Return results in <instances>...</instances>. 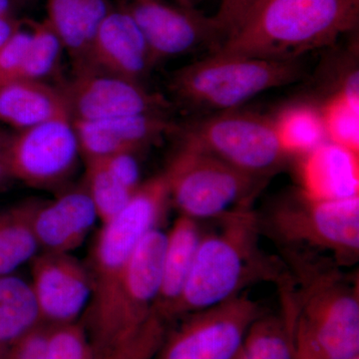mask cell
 <instances>
[{
	"instance_id": "6da1fadb",
	"label": "cell",
	"mask_w": 359,
	"mask_h": 359,
	"mask_svg": "<svg viewBox=\"0 0 359 359\" xmlns=\"http://www.w3.org/2000/svg\"><path fill=\"white\" fill-rule=\"evenodd\" d=\"M292 282L280 290L294 359L359 356L358 280L328 257L285 252Z\"/></svg>"
},
{
	"instance_id": "7a4b0ae2",
	"label": "cell",
	"mask_w": 359,
	"mask_h": 359,
	"mask_svg": "<svg viewBox=\"0 0 359 359\" xmlns=\"http://www.w3.org/2000/svg\"><path fill=\"white\" fill-rule=\"evenodd\" d=\"M214 231L203 233L174 320L216 306L259 283L278 290L292 280L285 262L269 256L261 245V219L245 204L217 219Z\"/></svg>"
},
{
	"instance_id": "3957f363",
	"label": "cell",
	"mask_w": 359,
	"mask_h": 359,
	"mask_svg": "<svg viewBox=\"0 0 359 359\" xmlns=\"http://www.w3.org/2000/svg\"><path fill=\"white\" fill-rule=\"evenodd\" d=\"M359 0H263L212 53L299 60L355 32Z\"/></svg>"
},
{
	"instance_id": "277c9868",
	"label": "cell",
	"mask_w": 359,
	"mask_h": 359,
	"mask_svg": "<svg viewBox=\"0 0 359 359\" xmlns=\"http://www.w3.org/2000/svg\"><path fill=\"white\" fill-rule=\"evenodd\" d=\"M259 219L263 233H269L283 252L321 254L340 268L358 262L359 196L318 200L297 189L276 201Z\"/></svg>"
},
{
	"instance_id": "5b68a950",
	"label": "cell",
	"mask_w": 359,
	"mask_h": 359,
	"mask_svg": "<svg viewBox=\"0 0 359 359\" xmlns=\"http://www.w3.org/2000/svg\"><path fill=\"white\" fill-rule=\"evenodd\" d=\"M299 60L211 55L175 72L170 90L180 103L193 109H238L264 92L301 79ZM216 112V113H217Z\"/></svg>"
},
{
	"instance_id": "8992f818",
	"label": "cell",
	"mask_w": 359,
	"mask_h": 359,
	"mask_svg": "<svg viewBox=\"0 0 359 359\" xmlns=\"http://www.w3.org/2000/svg\"><path fill=\"white\" fill-rule=\"evenodd\" d=\"M163 175L170 203L180 215L196 221L217 219L240 205L252 204L266 183L181 140Z\"/></svg>"
},
{
	"instance_id": "52a82bcc",
	"label": "cell",
	"mask_w": 359,
	"mask_h": 359,
	"mask_svg": "<svg viewBox=\"0 0 359 359\" xmlns=\"http://www.w3.org/2000/svg\"><path fill=\"white\" fill-rule=\"evenodd\" d=\"M175 134L180 140L264 181L283 167L289 158L280 147L273 118L238 108L187 123L178 126Z\"/></svg>"
},
{
	"instance_id": "ba28073f",
	"label": "cell",
	"mask_w": 359,
	"mask_h": 359,
	"mask_svg": "<svg viewBox=\"0 0 359 359\" xmlns=\"http://www.w3.org/2000/svg\"><path fill=\"white\" fill-rule=\"evenodd\" d=\"M264 313L261 304L241 294L186 314L153 359H233L250 325Z\"/></svg>"
},
{
	"instance_id": "9c48e42d",
	"label": "cell",
	"mask_w": 359,
	"mask_h": 359,
	"mask_svg": "<svg viewBox=\"0 0 359 359\" xmlns=\"http://www.w3.org/2000/svg\"><path fill=\"white\" fill-rule=\"evenodd\" d=\"M6 154L11 179L53 189L72 175L81 152L72 120L61 117L8 135Z\"/></svg>"
},
{
	"instance_id": "30bf717a",
	"label": "cell",
	"mask_w": 359,
	"mask_h": 359,
	"mask_svg": "<svg viewBox=\"0 0 359 359\" xmlns=\"http://www.w3.org/2000/svg\"><path fill=\"white\" fill-rule=\"evenodd\" d=\"M138 25L154 65L203 47L214 51L221 43L218 25L195 7L168 0H118Z\"/></svg>"
},
{
	"instance_id": "8fae6325",
	"label": "cell",
	"mask_w": 359,
	"mask_h": 359,
	"mask_svg": "<svg viewBox=\"0 0 359 359\" xmlns=\"http://www.w3.org/2000/svg\"><path fill=\"white\" fill-rule=\"evenodd\" d=\"M72 121L92 122L122 116L166 114L170 102L139 82L81 68L61 89Z\"/></svg>"
},
{
	"instance_id": "7c38bea8",
	"label": "cell",
	"mask_w": 359,
	"mask_h": 359,
	"mask_svg": "<svg viewBox=\"0 0 359 359\" xmlns=\"http://www.w3.org/2000/svg\"><path fill=\"white\" fill-rule=\"evenodd\" d=\"M32 264V289L46 327L78 323L88 306L92 280L87 264L71 254L40 252Z\"/></svg>"
},
{
	"instance_id": "4fadbf2b",
	"label": "cell",
	"mask_w": 359,
	"mask_h": 359,
	"mask_svg": "<svg viewBox=\"0 0 359 359\" xmlns=\"http://www.w3.org/2000/svg\"><path fill=\"white\" fill-rule=\"evenodd\" d=\"M154 66L138 25L121 7L113 6L99 26L84 62L75 70L88 68L141 83Z\"/></svg>"
},
{
	"instance_id": "5bb4252c",
	"label": "cell",
	"mask_w": 359,
	"mask_h": 359,
	"mask_svg": "<svg viewBox=\"0 0 359 359\" xmlns=\"http://www.w3.org/2000/svg\"><path fill=\"white\" fill-rule=\"evenodd\" d=\"M84 160L110 157L119 153H138L175 134L179 125L166 114H136L101 121H72Z\"/></svg>"
},
{
	"instance_id": "9a60e30c",
	"label": "cell",
	"mask_w": 359,
	"mask_h": 359,
	"mask_svg": "<svg viewBox=\"0 0 359 359\" xmlns=\"http://www.w3.org/2000/svg\"><path fill=\"white\" fill-rule=\"evenodd\" d=\"M98 216L85 187L37 201L33 230L42 252L71 254L88 237Z\"/></svg>"
},
{
	"instance_id": "2e32d148",
	"label": "cell",
	"mask_w": 359,
	"mask_h": 359,
	"mask_svg": "<svg viewBox=\"0 0 359 359\" xmlns=\"http://www.w3.org/2000/svg\"><path fill=\"white\" fill-rule=\"evenodd\" d=\"M299 190L318 200H340L359 196L358 154L325 141L301 156Z\"/></svg>"
},
{
	"instance_id": "e0dca14e",
	"label": "cell",
	"mask_w": 359,
	"mask_h": 359,
	"mask_svg": "<svg viewBox=\"0 0 359 359\" xmlns=\"http://www.w3.org/2000/svg\"><path fill=\"white\" fill-rule=\"evenodd\" d=\"M196 219L180 215L167 233L155 311L165 323L174 320L192 269L203 231Z\"/></svg>"
},
{
	"instance_id": "ac0fdd59",
	"label": "cell",
	"mask_w": 359,
	"mask_h": 359,
	"mask_svg": "<svg viewBox=\"0 0 359 359\" xmlns=\"http://www.w3.org/2000/svg\"><path fill=\"white\" fill-rule=\"evenodd\" d=\"M47 22L75 68L84 62L99 26L113 8L110 0H47Z\"/></svg>"
},
{
	"instance_id": "d6986e66",
	"label": "cell",
	"mask_w": 359,
	"mask_h": 359,
	"mask_svg": "<svg viewBox=\"0 0 359 359\" xmlns=\"http://www.w3.org/2000/svg\"><path fill=\"white\" fill-rule=\"evenodd\" d=\"M61 117H70L61 89L30 80L0 87V121L18 131Z\"/></svg>"
},
{
	"instance_id": "ffe728a7",
	"label": "cell",
	"mask_w": 359,
	"mask_h": 359,
	"mask_svg": "<svg viewBox=\"0 0 359 359\" xmlns=\"http://www.w3.org/2000/svg\"><path fill=\"white\" fill-rule=\"evenodd\" d=\"M42 325L30 282L0 275V346L8 349Z\"/></svg>"
},
{
	"instance_id": "44dd1931",
	"label": "cell",
	"mask_w": 359,
	"mask_h": 359,
	"mask_svg": "<svg viewBox=\"0 0 359 359\" xmlns=\"http://www.w3.org/2000/svg\"><path fill=\"white\" fill-rule=\"evenodd\" d=\"M37 201H25L0 210V275L15 273L39 254L33 230Z\"/></svg>"
},
{
	"instance_id": "7402d4cb",
	"label": "cell",
	"mask_w": 359,
	"mask_h": 359,
	"mask_svg": "<svg viewBox=\"0 0 359 359\" xmlns=\"http://www.w3.org/2000/svg\"><path fill=\"white\" fill-rule=\"evenodd\" d=\"M273 120L280 147L289 157L306 155L327 141L320 110L309 104L285 107Z\"/></svg>"
},
{
	"instance_id": "603a6c76",
	"label": "cell",
	"mask_w": 359,
	"mask_h": 359,
	"mask_svg": "<svg viewBox=\"0 0 359 359\" xmlns=\"http://www.w3.org/2000/svg\"><path fill=\"white\" fill-rule=\"evenodd\" d=\"M233 359H294L292 335L283 314L264 313L255 320Z\"/></svg>"
},
{
	"instance_id": "cb8c5ba5",
	"label": "cell",
	"mask_w": 359,
	"mask_h": 359,
	"mask_svg": "<svg viewBox=\"0 0 359 359\" xmlns=\"http://www.w3.org/2000/svg\"><path fill=\"white\" fill-rule=\"evenodd\" d=\"M85 163V189L93 202L99 221L102 224L108 223L124 209L134 193L118 181L102 158Z\"/></svg>"
},
{
	"instance_id": "d4e9b609",
	"label": "cell",
	"mask_w": 359,
	"mask_h": 359,
	"mask_svg": "<svg viewBox=\"0 0 359 359\" xmlns=\"http://www.w3.org/2000/svg\"><path fill=\"white\" fill-rule=\"evenodd\" d=\"M327 141L359 153V95L339 89L320 108Z\"/></svg>"
},
{
	"instance_id": "484cf974",
	"label": "cell",
	"mask_w": 359,
	"mask_h": 359,
	"mask_svg": "<svg viewBox=\"0 0 359 359\" xmlns=\"http://www.w3.org/2000/svg\"><path fill=\"white\" fill-rule=\"evenodd\" d=\"M30 32L32 39L20 80L44 82V78L57 67L65 47L46 20L32 22Z\"/></svg>"
},
{
	"instance_id": "4316f807",
	"label": "cell",
	"mask_w": 359,
	"mask_h": 359,
	"mask_svg": "<svg viewBox=\"0 0 359 359\" xmlns=\"http://www.w3.org/2000/svg\"><path fill=\"white\" fill-rule=\"evenodd\" d=\"M47 359H96L81 323L47 327Z\"/></svg>"
},
{
	"instance_id": "83f0119b",
	"label": "cell",
	"mask_w": 359,
	"mask_h": 359,
	"mask_svg": "<svg viewBox=\"0 0 359 359\" xmlns=\"http://www.w3.org/2000/svg\"><path fill=\"white\" fill-rule=\"evenodd\" d=\"M32 32L18 30L0 47V87L20 80Z\"/></svg>"
},
{
	"instance_id": "f1b7e54d",
	"label": "cell",
	"mask_w": 359,
	"mask_h": 359,
	"mask_svg": "<svg viewBox=\"0 0 359 359\" xmlns=\"http://www.w3.org/2000/svg\"><path fill=\"white\" fill-rule=\"evenodd\" d=\"M135 155L136 153H119L102 158L118 181L132 193L136 192L143 183L140 178V167Z\"/></svg>"
},
{
	"instance_id": "f546056e",
	"label": "cell",
	"mask_w": 359,
	"mask_h": 359,
	"mask_svg": "<svg viewBox=\"0 0 359 359\" xmlns=\"http://www.w3.org/2000/svg\"><path fill=\"white\" fill-rule=\"evenodd\" d=\"M47 327L42 325L7 351L6 359H47Z\"/></svg>"
},
{
	"instance_id": "4dcf8cb0",
	"label": "cell",
	"mask_w": 359,
	"mask_h": 359,
	"mask_svg": "<svg viewBox=\"0 0 359 359\" xmlns=\"http://www.w3.org/2000/svg\"><path fill=\"white\" fill-rule=\"evenodd\" d=\"M261 0H221L218 11L212 15L222 37L238 25Z\"/></svg>"
},
{
	"instance_id": "1f68e13d",
	"label": "cell",
	"mask_w": 359,
	"mask_h": 359,
	"mask_svg": "<svg viewBox=\"0 0 359 359\" xmlns=\"http://www.w3.org/2000/svg\"><path fill=\"white\" fill-rule=\"evenodd\" d=\"M20 28V23L15 18H6L0 16V47L8 41Z\"/></svg>"
},
{
	"instance_id": "d6a6232c",
	"label": "cell",
	"mask_w": 359,
	"mask_h": 359,
	"mask_svg": "<svg viewBox=\"0 0 359 359\" xmlns=\"http://www.w3.org/2000/svg\"><path fill=\"white\" fill-rule=\"evenodd\" d=\"M8 135L0 133V188H2L9 180H11L6 162V144Z\"/></svg>"
},
{
	"instance_id": "836d02e7",
	"label": "cell",
	"mask_w": 359,
	"mask_h": 359,
	"mask_svg": "<svg viewBox=\"0 0 359 359\" xmlns=\"http://www.w3.org/2000/svg\"><path fill=\"white\" fill-rule=\"evenodd\" d=\"M13 6V0H0V16L1 18H14Z\"/></svg>"
},
{
	"instance_id": "e575fe53",
	"label": "cell",
	"mask_w": 359,
	"mask_h": 359,
	"mask_svg": "<svg viewBox=\"0 0 359 359\" xmlns=\"http://www.w3.org/2000/svg\"><path fill=\"white\" fill-rule=\"evenodd\" d=\"M177 4H182V6L195 7L197 6L198 4H200L203 0H173Z\"/></svg>"
},
{
	"instance_id": "d590c367",
	"label": "cell",
	"mask_w": 359,
	"mask_h": 359,
	"mask_svg": "<svg viewBox=\"0 0 359 359\" xmlns=\"http://www.w3.org/2000/svg\"><path fill=\"white\" fill-rule=\"evenodd\" d=\"M7 351L8 349L4 348V347L0 346V359H6Z\"/></svg>"
},
{
	"instance_id": "8d00e7d4",
	"label": "cell",
	"mask_w": 359,
	"mask_h": 359,
	"mask_svg": "<svg viewBox=\"0 0 359 359\" xmlns=\"http://www.w3.org/2000/svg\"><path fill=\"white\" fill-rule=\"evenodd\" d=\"M13 4L14 2H21V4H25V2L28 1H33V0H13Z\"/></svg>"
},
{
	"instance_id": "74e56055",
	"label": "cell",
	"mask_w": 359,
	"mask_h": 359,
	"mask_svg": "<svg viewBox=\"0 0 359 359\" xmlns=\"http://www.w3.org/2000/svg\"><path fill=\"white\" fill-rule=\"evenodd\" d=\"M353 359H359V356H356V358H354Z\"/></svg>"
},
{
	"instance_id": "f35d334b",
	"label": "cell",
	"mask_w": 359,
	"mask_h": 359,
	"mask_svg": "<svg viewBox=\"0 0 359 359\" xmlns=\"http://www.w3.org/2000/svg\"><path fill=\"white\" fill-rule=\"evenodd\" d=\"M261 1H263V0H261ZM261 1H259V2H261ZM256 6H255V7H256Z\"/></svg>"
}]
</instances>
